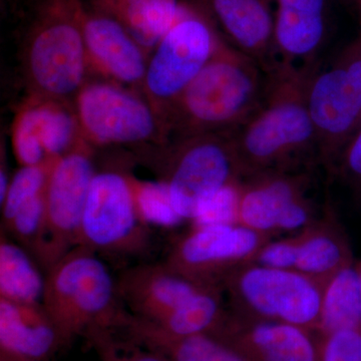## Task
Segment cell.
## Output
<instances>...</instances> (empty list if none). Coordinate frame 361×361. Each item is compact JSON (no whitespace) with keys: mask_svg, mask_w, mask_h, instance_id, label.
<instances>
[{"mask_svg":"<svg viewBox=\"0 0 361 361\" xmlns=\"http://www.w3.org/2000/svg\"><path fill=\"white\" fill-rule=\"evenodd\" d=\"M254 263L276 268V269L295 270L296 238L289 237L278 241H269L260 249Z\"/></svg>","mask_w":361,"mask_h":361,"instance_id":"cell-34","label":"cell"},{"mask_svg":"<svg viewBox=\"0 0 361 361\" xmlns=\"http://www.w3.org/2000/svg\"><path fill=\"white\" fill-rule=\"evenodd\" d=\"M130 180L137 212L149 227L173 228L185 221L176 211L170 189L164 180H140L130 176Z\"/></svg>","mask_w":361,"mask_h":361,"instance_id":"cell-27","label":"cell"},{"mask_svg":"<svg viewBox=\"0 0 361 361\" xmlns=\"http://www.w3.org/2000/svg\"><path fill=\"white\" fill-rule=\"evenodd\" d=\"M323 284L297 270L250 263L226 279L233 312L254 319L296 325L317 332Z\"/></svg>","mask_w":361,"mask_h":361,"instance_id":"cell-5","label":"cell"},{"mask_svg":"<svg viewBox=\"0 0 361 361\" xmlns=\"http://www.w3.org/2000/svg\"><path fill=\"white\" fill-rule=\"evenodd\" d=\"M165 160L161 180L168 185L176 211L184 220L192 221L209 197L244 178L233 133L178 140Z\"/></svg>","mask_w":361,"mask_h":361,"instance_id":"cell-9","label":"cell"},{"mask_svg":"<svg viewBox=\"0 0 361 361\" xmlns=\"http://www.w3.org/2000/svg\"><path fill=\"white\" fill-rule=\"evenodd\" d=\"M54 163L51 161L42 165L23 166L14 174L1 203L2 224L8 222L21 207L44 191Z\"/></svg>","mask_w":361,"mask_h":361,"instance_id":"cell-30","label":"cell"},{"mask_svg":"<svg viewBox=\"0 0 361 361\" xmlns=\"http://www.w3.org/2000/svg\"><path fill=\"white\" fill-rule=\"evenodd\" d=\"M336 168L341 179L361 202V127L341 154Z\"/></svg>","mask_w":361,"mask_h":361,"instance_id":"cell-33","label":"cell"},{"mask_svg":"<svg viewBox=\"0 0 361 361\" xmlns=\"http://www.w3.org/2000/svg\"><path fill=\"white\" fill-rule=\"evenodd\" d=\"M355 1H357V2H358V4H360V7H361V0H355Z\"/></svg>","mask_w":361,"mask_h":361,"instance_id":"cell-37","label":"cell"},{"mask_svg":"<svg viewBox=\"0 0 361 361\" xmlns=\"http://www.w3.org/2000/svg\"><path fill=\"white\" fill-rule=\"evenodd\" d=\"M45 228V190L39 196L25 204L1 229L8 233L37 261Z\"/></svg>","mask_w":361,"mask_h":361,"instance_id":"cell-29","label":"cell"},{"mask_svg":"<svg viewBox=\"0 0 361 361\" xmlns=\"http://www.w3.org/2000/svg\"><path fill=\"white\" fill-rule=\"evenodd\" d=\"M266 73L257 61L221 39L215 54L194 78L166 118L177 140L234 133L262 103Z\"/></svg>","mask_w":361,"mask_h":361,"instance_id":"cell-2","label":"cell"},{"mask_svg":"<svg viewBox=\"0 0 361 361\" xmlns=\"http://www.w3.org/2000/svg\"><path fill=\"white\" fill-rule=\"evenodd\" d=\"M111 329L171 361H250L239 349L214 334L175 336L127 310Z\"/></svg>","mask_w":361,"mask_h":361,"instance_id":"cell-20","label":"cell"},{"mask_svg":"<svg viewBox=\"0 0 361 361\" xmlns=\"http://www.w3.org/2000/svg\"><path fill=\"white\" fill-rule=\"evenodd\" d=\"M96 173L87 142L54 161L45 188L44 242L37 258L45 272L78 246L82 214Z\"/></svg>","mask_w":361,"mask_h":361,"instance_id":"cell-12","label":"cell"},{"mask_svg":"<svg viewBox=\"0 0 361 361\" xmlns=\"http://www.w3.org/2000/svg\"><path fill=\"white\" fill-rule=\"evenodd\" d=\"M269 240L270 235L239 223L194 227L175 242L165 262L196 283L223 290L226 279L254 263Z\"/></svg>","mask_w":361,"mask_h":361,"instance_id":"cell-11","label":"cell"},{"mask_svg":"<svg viewBox=\"0 0 361 361\" xmlns=\"http://www.w3.org/2000/svg\"><path fill=\"white\" fill-rule=\"evenodd\" d=\"M273 0H191L221 37L257 61L265 73L277 63Z\"/></svg>","mask_w":361,"mask_h":361,"instance_id":"cell-13","label":"cell"},{"mask_svg":"<svg viewBox=\"0 0 361 361\" xmlns=\"http://www.w3.org/2000/svg\"><path fill=\"white\" fill-rule=\"evenodd\" d=\"M85 0H39L26 30L23 63L35 99L65 102L84 87L89 66Z\"/></svg>","mask_w":361,"mask_h":361,"instance_id":"cell-3","label":"cell"},{"mask_svg":"<svg viewBox=\"0 0 361 361\" xmlns=\"http://www.w3.org/2000/svg\"><path fill=\"white\" fill-rule=\"evenodd\" d=\"M151 227L137 212L130 176L97 172L85 203L78 246L113 259L134 258L151 247Z\"/></svg>","mask_w":361,"mask_h":361,"instance_id":"cell-8","label":"cell"},{"mask_svg":"<svg viewBox=\"0 0 361 361\" xmlns=\"http://www.w3.org/2000/svg\"><path fill=\"white\" fill-rule=\"evenodd\" d=\"M295 238V270L320 283L353 263L348 241L332 214L317 218Z\"/></svg>","mask_w":361,"mask_h":361,"instance_id":"cell-21","label":"cell"},{"mask_svg":"<svg viewBox=\"0 0 361 361\" xmlns=\"http://www.w3.org/2000/svg\"><path fill=\"white\" fill-rule=\"evenodd\" d=\"M358 268V272H360V285H361V265L357 266Z\"/></svg>","mask_w":361,"mask_h":361,"instance_id":"cell-35","label":"cell"},{"mask_svg":"<svg viewBox=\"0 0 361 361\" xmlns=\"http://www.w3.org/2000/svg\"><path fill=\"white\" fill-rule=\"evenodd\" d=\"M30 361H52L51 360H30Z\"/></svg>","mask_w":361,"mask_h":361,"instance_id":"cell-36","label":"cell"},{"mask_svg":"<svg viewBox=\"0 0 361 361\" xmlns=\"http://www.w3.org/2000/svg\"><path fill=\"white\" fill-rule=\"evenodd\" d=\"M221 39L211 21L193 4H180L175 23L148 61L142 87L165 128L176 102L212 58Z\"/></svg>","mask_w":361,"mask_h":361,"instance_id":"cell-6","label":"cell"},{"mask_svg":"<svg viewBox=\"0 0 361 361\" xmlns=\"http://www.w3.org/2000/svg\"><path fill=\"white\" fill-rule=\"evenodd\" d=\"M63 102L35 99L20 111L18 122L37 137L49 160L61 158L85 142L77 115Z\"/></svg>","mask_w":361,"mask_h":361,"instance_id":"cell-23","label":"cell"},{"mask_svg":"<svg viewBox=\"0 0 361 361\" xmlns=\"http://www.w3.org/2000/svg\"><path fill=\"white\" fill-rule=\"evenodd\" d=\"M361 329V285L358 268H342L323 283L318 336Z\"/></svg>","mask_w":361,"mask_h":361,"instance_id":"cell-24","label":"cell"},{"mask_svg":"<svg viewBox=\"0 0 361 361\" xmlns=\"http://www.w3.org/2000/svg\"><path fill=\"white\" fill-rule=\"evenodd\" d=\"M314 332L288 323L254 319L228 310L214 336L239 349L250 361H318Z\"/></svg>","mask_w":361,"mask_h":361,"instance_id":"cell-14","label":"cell"},{"mask_svg":"<svg viewBox=\"0 0 361 361\" xmlns=\"http://www.w3.org/2000/svg\"><path fill=\"white\" fill-rule=\"evenodd\" d=\"M84 337L101 361H171L111 327H90Z\"/></svg>","mask_w":361,"mask_h":361,"instance_id":"cell-28","label":"cell"},{"mask_svg":"<svg viewBox=\"0 0 361 361\" xmlns=\"http://www.w3.org/2000/svg\"><path fill=\"white\" fill-rule=\"evenodd\" d=\"M116 291L132 314L156 322L205 289L164 261L132 266L116 280ZM218 289V288H217Z\"/></svg>","mask_w":361,"mask_h":361,"instance_id":"cell-16","label":"cell"},{"mask_svg":"<svg viewBox=\"0 0 361 361\" xmlns=\"http://www.w3.org/2000/svg\"><path fill=\"white\" fill-rule=\"evenodd\" d=\"M241 180L227 185L204 201L192 219L194 227L238 224Z\"/></svg>","mask_w":361,"mask_h":361,"instance_id":"cell-31","label":"cell"},{"mask_svg":"<svg viewBox=\"0 0 361 361\" xmlns=\"http://www.w3.org/2000/svg\"><path fill=\"white\" fill-rule=\"evenodd\" d=\"M63 342L42 303L0 298V361L52 360Z\"/></svg>","mask_w":361,"mask_h":361,"instance_id":"cell-19","label":"cell"},{"mask_svg":"<svg viewBox=\"0 0 361 361\" xmlns=\"http://www.w3.org/2000/svg\"><path fill=\"white\" fill-rule=\"evenodd\" d=\"M84 39L89 66L116 84L144 87L147 52L115 18L85 4Z\"/></svg>","mask_w":361,"mask_h":361,"instance_id":"cell-17","label":"cell"},{"mask_svg":"<svg viewBox=\"0 0 361 361\" xmlns=\"http://www.w3.org/2000/svg\"><path fill=\"white\" fill-rule=\"evenodd\" d=\"M85 4L118 20L147 54L154 51L170 30L180 6L179 0H85Z\"/></svg>","mask_w":361,"mask_h":361,"instance_id":"cell-22","label":"cell"},{"mask_svg":"<svg viewBox=\"0 0 361 361\" xmlns=\"http://www.w3.org/2000/svg\"><path fill=\"white\" fill-rule=\"evenodd\" d=\"M318 361H361V329L318 336Z\"/></svg>","mask_w":361,"mask_h":361,"instance_id":"cell-32","label":"cell"},{"mask_svg":"<svg viewBox=\"0 0 361 361\" xmlns=\"http://www.w3.org/2000/svg\"><path fill=\"white\" fill-rule=\"evenodd\" d=\"M319 63H277L266 73L260 108L233 133L243 179L268 171L296 169L305 157L317 156L307 94L311 78Z\"/></svg>","mask_w":361,"mask_h":361,"instance_id":"cell-1","label":"cell"},{"mask_svg":"<svg viewBox=\"0 0 361 361\" xmlns=\"http://www.w3.org/2000/svg\"><path fill=\"white\" fill-rule=\"evenodd\" d=\"M75 99L80 132L90 144H145L167 135L151 104L113 82L85 84Z\"/></svg>","mask_w":361,"mask_h":361,"instance_id":"cell-10","label":"cell"},{"mask_svg":"<svg viewBox=\"0 0 361 361\" xmlns=\"http://www.w3.org/2000/svg\"><path fill=\"white\" fill-rule=\"evenodd\" d=\"M42 305L63 348L90 327L113 326L125 310L108 267L82 246L71 249L47 271Z\"/></svg>","mask_w":361,"mask_h":361,"instance_id":"cell-4","label":"cell"},{"mask_svg":"<svg viewBox=\"0 0 361 361\" xmlns=\"http://www.w3.org/2000/svg\"><path fill=\"white\" fill-rule=\"evenodd\" d=\"M310 175L296 169L274 170L241 180L239 224L262 234L281 231L287 215L305 199Z\"/></svg>","mask_w":361,"mask_h":361,"instance_id":"cell-15","label":"cell"},{"mask_svg":"<svg viewBox=\"0 0 361 361\" xmlns=\"http://www.w3.org/2000/svg\"><path fill=\"white\" fill-rule=\"evenodd\" d=\"M277 63L306 66L318 61L327 35V0H273Z\"/></svg>","mask_w":361,"mask_h":361,"instance_id":"cell-18","label":"cell"},{"mask_svg":"<svg viewBox=\"0 0 361 361\" xmlns=\"http://www.w3.org/2000/svg\"><path fill=\"white\" fill-rule=\"evenodd\" d=\"M307 99L318 159L329 168L336 167L361 127V37L324 68L318 65Z\"/></svg>","mask_w":361,"mask_h":361,"instance_id":"cell-7","label":"cell"},{"mask_svg":"<svg viewBox=\"0 0 361 361\" xmlns=\"http://www.w3.org/2000/svg\"><path fill=\"white\" fill-rule=\"evenodd\" d=\"M32 254L18 242L0 235V298L21 303H42L45 275Z\"/></svg>","mask_w":361,"mask_h":361,"instance_id":"cell-25","label":"cell"},{"mask_svg":"<svg viewBox=\"0 0 361 361\" xmlns=\"http://www.w3.org/2000/svg\"><path fill=\"white\" fill-rule=\"evenodd\" d=\"M222 291L217 288L205 289L158 322L152 323L175 336L212 334L228 314L223 305Z\"/></svg>","mask_w":361,"mask_h":361,"instance_id":"cell-26","label":"cell"}]
</instances>
